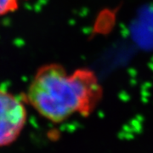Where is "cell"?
Masks as SVG:
<instances>
[{
	"label": "cell",
	"instance_id": "cell-1",
	"mask_svg": "<svg viewBox=\"0 0 153 153\" xmlns=\"http://www.w3.org/2000/svg\"><path fill=\"white\" fill-rule=\"evenodd\" d=\"M23 97L41 117L59 124L75 115L87 117L93 113L103 88L88 68L69 71L60 64L49 63L36 71Z\"/></svg>",
	"mask_w": 153,
	"mask_h": 153
},
{
	"label": "cell",
	"instance_id": "cell-2",
	"mask_svg": "<svg viewBox=\"0 0 153 153\" xmlns=\"http://www.w3.org/2000/svg\"><path fill=\"white\" fill-rule=\"evenodd\" d=\"M27 104L23 96L0 87V148L16 143L28 121Z\"/></svg>",
	"mask_w": 153,
	"mask_h": 153
},
{
	"label": "cell",
	"instance_id": "cell-3",
	"mask_svg": "<svg viewBox=\"0 0 153 153\" xmlns=\"http://www.w3.org/2000/svg\"><path fill=\"white\" fill-rule=\"evenodd\" d=\"M27 0H0V16L12 14Z\"/></svg>",
	"mask_w": 153,
	"mask_h": 153
}]
</instances>
